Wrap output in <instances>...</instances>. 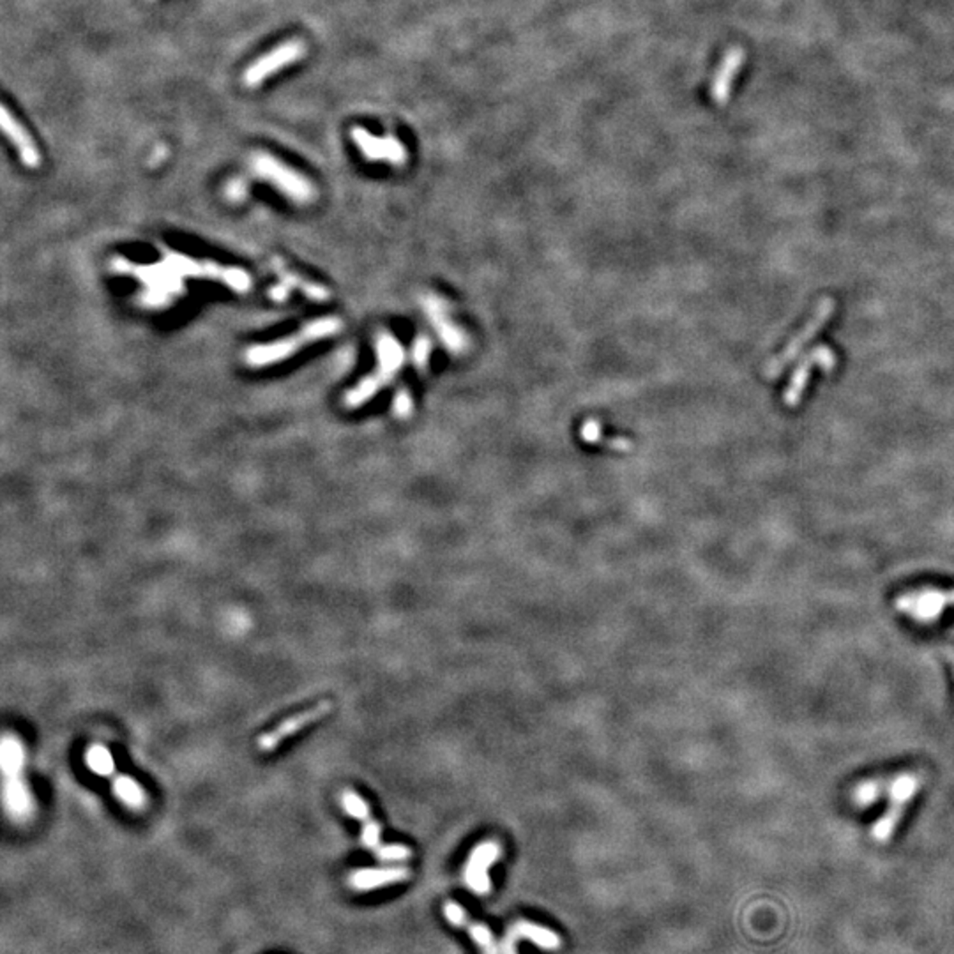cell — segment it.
<instances>
[{
  "label": "cell",
  "mask_w": 954,
  "mask_h": 954,
  "mask_svg": "<svg viewBox=\"0 0 954 954\" xmlns=\"http://www.w3.org/2000/svg\"><path fill=\"white\" fill-rule=\"evenodd\" d=\"M924 781L926 778L923 772L906 771V772H898V774H891L884 778L866 780L859 783L852 790L855 803L860 806L873 803L880 798L889 799L887 811L880 816V820L873 825V831H871L873 838L878 843H886L893 838L904 816L905 809L908 807V804L912 803L915 794L921 790Z\"/></svg>",
  "instance_id": "1"
},
{
  "label": "cell",
  "mask_w": 954,
  "mask_h": 954,
  "mask_svg": "<svg viewBox=\"0 0 954 954\" xmlns=\"http://www.w3.org/2000/svg\"><path fill=\"white\" fill-rule=\"evenodd\" d=\"M342 320L336 318V317H324V318H317L309 324H306L302 327L299 333L289 336V338H283L280 342H274V343H269V345H256L252 347L246 352V362L252 366V368H262V366H267V364H276L280 361H285L289 357H292L296 352L309 345V343H315V342H320L324 338H329L333 334H336L338 331H342Z\"/></svg>",
  "instance_id": "2"
},
{
  "label": "cell",
  "mask_w": 954,
  "mask_h": 954,
  "mask_svg": "<svg viewBox=\"0 0 954 954\" xmlns=\"http://www.w3.org/2000/svg\"><path fill=\"white\" fill-rule=\"evenodd\" d=\"M252 172L262 181L271 183L276 190L287 195L290 201L298 203H309L315 201L317 192L313 184L304 179L299 172L292 170L274 156L267 152H254L250 161Z\"/></svg>",
  "instance_id": "3"
},
{
  "label": "cell",
  "mask_w": 954,
  "mask_h": 954,
  "mask_svg": "<svg viewBox=\"0 0 954 954\" xmlns=\"http://www.w3.org/2000/svg\"><path fill=\"white\" fill-rule=\"evenodd\" d=\"M834 309H836V302L831 298H824L820 299L811 318L806 322L803 325V329L785 345V349L781 352H778L765 366H763V375L767 379H776L780 377L787 368L789 364L803 352L804 347L825 327V324L831 320V317L834 315Z\"/></svg>",
  "instance_id": "4"
},
{
  "label": "cell",
  "mask_w": 954,
  "mask_h": 954,
  "mask_svg": "<svg viewBox=\"0 0 954 954\" xmlns=\"http://www.w3.org/2000/svg\"><path fill=\"white\" fill-rule=\"evenodd\" d=\"M377 351H379V371L370 377V379H364L355 389H352L347 393V398L345 403L347 406H359L364 402H368L370 398H373V395L384 388L393 377L395 373L400 370L403 362V349L400 347V343L388 333L380 334L379 340H377Z\"/></svg>",
  "instance_id": "5"
},
{
  "label": "cell",
  "mask_w": 954,
  "mask_h": 954,
  "mask_svg": "<svg viewBox=\"0 0 954 954\" xmlns=\"http://www.w3.org/2000/svg\"><path fill=\"white\" fill-rule=\"evenodd\" d=\"M896 608L919 624H935L946 608L954 606V589L923 587L905 593L896 600Z\"/></svg>",
  "instance_id": "6"
},
{
  "label": "cell",
  "mask_w": 954,
  "mask_h": 954,
  "mask_svg": "<svg viewBox=\"0 0 954 954\" xmlns=\"http://www.w3.org/2000/svg\"><path fill=\"white\" fill-rule=\"evenodd\" d=\"M304 55H306L304 41H301V40H289V41L278 45L276 49L263 53L262 57H258L254 62H252L246 67L245 75H243V82H245L246 87L256 89L269 76L276 75L280 69H283L287 66L296 64L298 60H301Z\"/></svg>",
  "instance_id": "7"
},
{
  "label": "cell",
  "mask_w": 954,
  "mask_h": 954,
  "mask_svg": "<svg viewBox=\"0 0 954 954\" xmlns=\"http://www.w3.org/2000/svg\"><path fill=\"white\" fill-rule=\"evenodd\" d=\"M836 364H838V355L827 345H818L813 351L807 352L801 359V362L798 364V368L794 370V373L790 375L789 386L783 393V403L787 406L799 405L813 370H822L825 373H831L834 371Z\"/></svg>",
  "instance_id": "8"
},
{
  "label": "cell",
  "mask_w": 954,
  "mask_h": 954,
  "mask_svg": "<svg viewBox=\"0 0 954 954\" xmlns=\"http://www.w3.org/2000/svg\"><path fill=\"white\" fill-rule=\"evenodd\" d=\"M501 855L503 849L494 840L481 842L472 849L463 868V882L474 895L486 896L492 891L490 868L501 859Z\"/></svg>",
  "instance_id": "9"
},
{
  "label": "cell",
  "mask_w": 954,
  "mask_h": 954,
  "mask_svg": "<svg viewBox=\"0 0 954 954\" xmlns=\"http://www.w3.org/2000/svg\"><path fill=\"white\" fill-rule=\"evenodd\" d=\"M352 140L368 161H388L395 166H402L406 161V151L397 137H375L364 128H353Z\"/></svg>",
  "instance_id": "10"
},
{
  "label": "cell",
  "mask_w": 954,
  "mask_h": 954,
  "mask_svg": "<svg viewBox=\"0 0 954 954\" xmlns=\"http://www.w3.org/2000/svg\"><path fill=\"white\" fill-rule=\"evenodd\" d=\"M333 710V703L329 700H324V702L317 703L313 705L311 709L308 710H302L299 714L285 719L280 727H276L272 732H267L263 734L260 739H258V748L260 752L267 753V752H274L278 744H281L285 739H289L290 736H294L296 732L302 730L304 727L325 718L329 712Z\"/></svg>",
  "instance_id": "11"
},
{
  "label": "cell",
  "mask_w": 954,
  "mask_h": 954,
  "mask_svg": "<svg viewBox=\"0 0 954 954\" xmlns=\"http://www.w3.org/2000/svg\"><path fill=\"white\" fill-rule=\"evenodd\" d=\"M444 915L448 923L461 928L468 933V937L476 942V946L483 951V954H499V948L494 937V932L485 923H476L470 919V915L463 910V906L456 902H446L444 905Z\"/></svg>",
  "instance_id": "12"
},
{
  "label": "cell",
  "mask_w": 954,
  "mask_h": 954,
  "mask_svg": "<svg viewBox=\"0 0 954 954\" xmlns=\"http://www.w3.org/2000/svg\"><path fill=\"white\" fill-rule=\"evenodd\" d=\"M0 128L4 135L11 140V144L16 147L22 163L29 168H38L41 163V156H40L38 147L34 146L25 128L13 117V113L9 111L5 104H2L0 108Z\"/></svg>",
  "instance_id": "13"
},
{
  "label": "cell",
  "mask_w": 954,
  "mask_h": 954,
  "mask_svg": "<svg viewBox=\"0 0 954 954\" xmlns=\"http://www.w3.org/2000/svg\"><path fill=\"white\" fill-rule=\"evenodd\" d=\"M410 877L408 868L393 866V868H364L351 873L349 886L355 891H373L389 884L403 882Z\"/></svg>",
  "instance_id": "14"
},
{
  "label": "cell",
  "mask_w": 954,
  "mask_h": 954,
  "mask_svg": "<svg viewBox=\"0 0 954 954\" xmlns=\"http://www.w3.org/2000/svg\"><path fill=\"white\" fill-rule=\"evenodd\" d=\"M744 64V50L743 49H732V50L727 51L716 75H714V80H712V98L716 101V104H725L728 98H730V93H732V84L734 80L737 78L741 67Z\"/></svg>",
  "instance_id": "15"
},
{
  "label": "cell",
  "mask_w": 954,
  "mask_h": 954,
  "mask_svg": "<svg viewBox=\"0 0 954 954\" xmlns=\"http://www.w3.org/2000/svg\"><path fill=\"white\" fill-rule=\"evenodd\" d=\"M507 939L518 942V941H529L532 944H536L538 948L545 950V951H557L560 948V937L550 930L547 926H541V924H536V923H530V921H525V919H520L516 921L505 933Z\"/></svg>",
  "instance_id": "16"
},
{
  "label": "cell",
  "mask_w": 954,
  "mask_h": 954,
  "mask_svg": "<svg viewBox=\"0 0 954 954\" xmlns=\"http://www.w3.org/2000/svg\"><path fill=\"white\" fill-rule=\"evenodd\" d=\"M4 799H5V806H7V811L11 813V816L22 818V820L31 816V813H32V799H31V794H29L27 787L23 785V781L18 776H11V778L5 780Z\"/></svg>",
  "instance_id": "17"
},
{
  "label": "cell",
  "mask_w": 954,
  "mask_h": 954,
  "mask_svg": "<svg viewBox=\"0 0 954 954\" xmlns=\"http://www.w3.org/2000/svg\"><path fill=\"white\" fill-rule=\"evenodd\" d=\"M23 762H25V753H23V746L20 744V741L11 736H5L2 741V758H0L4 774L7 778L18 776V772L23 767Z\"/></svg>",
  "instance_id": "18"
},
{
  "label": "cell",
  "mask_w": 954,
  "mask_h": 954,
  "mask_svg": "<svg viewBox=\"0 0 954 954\" xmlns=\"http://www.w3.org/2000/svg\"><path fill=\"white\" fill-rule=\"evenodd\" d=\"M426 308H428V315L432 318V322L435 324L437 331H441L442 338H444V343L450 347V349H463V340L459 336V333L452 327L450 324V320H446L442 309L439 308V301L435 299H428L426 301Z\"/></svg>",
  "instance_id": "19"
},
{
  "label": "cell",
  "mask_w": 954,
  "mask_h": 954,
  "mask_svg": "<svg viewBox=\"0 0 954 954\" xmlns=\"http://www.w3.org/2000/svg\"><path fill=\"white\" fill-rule=\"evenodd\" d=\"M113 794L129 807H144L146 792L144 789L129 776H117L113 781Z\"/></svg>",
  "instance_id": "20"
},
{
  "label": "cell",
  "mask_w": 954,
  "mask_h": 954,
  "mask_svg": "<svg viewBox=\"0 0 954 954\" xmlns=\"http://www.w3.org/2000/svg\"><path fill=\"white\" fill-rule=\"evenodd\" d=\"M87 765L101 776H111L115 772V762H113V756L110 754V752L100 746V744H94L91 746V750L87 752Z\"/></svg>",
  "instance_id": "21"
},
{
  "label": "cell",
  "mask_w": 954,
  "mask_h": 954,
  "mask_svg": "<svg viewBox=\"0 0 954 954\" xmlns=\"http://www.w3.org/2000/svg\"><path fill=\"white\" fill-rule=\"evenodd\" d=\"M342 803H343L345 811H347L351 816H353V818L361 820L362 824L368 822V820H371V809H370V806H368V803H366L359 794H355L353 790H345V792H343V796H342Z\"/></svg>",
  "instance_id": "22"
},
{
  "label": "cell",
  "mask_w": 954,
  "mask_h": 954,
  "mask_svg": "<svg viewBox=\"0 0 954 954\" xmlns=\"http://www.w3.org/2000/svg\"><path fill=\"white\" fill-rule=\"evenodd\" d=\"M375 854L384 862H403L412 857V851L405 845H380Z\"/></svg>",
  "instance_id": "23"
},
{
  "label": "cell",
  "mask_w": 954,
  "mask_h": 954,
  "mask_svg": "<svg viewBox=\"0 0 954 954\" xmlns=\"http://www.w3.org/2000/svg\"><path fill=\"white\" fill-rule=\"evenodd\" d=\"M380 833H382V829H380L379 822H375L373 818L364 822L362 824V836H361L362 838V845L375 852L382 845L380 843Z\"/></svg>",
  "instance_id": "24"
},
{
  "label": "cell",
  "mask_w": 954,
  "mask_h": 954,
  "mask_svg": "<svg viewBox=\"0 0 954 954\" xmlns=\"http://www.w3.org/2000/svg\"><path fill=\"white\" fill-rule=\"evenodd\" d=\"M428 355H430V343L426 342V338L419 340L414 347V361L417 366H424L426 361H428Z\"/></svg>",
  "instance_id": "25"
},
{
  "label": "cell",
  "mask_w": 954,
  "mask_h": 954,
  "mask_svg": "<svg viewBox=\"0 0 954 954\" xmlns=\"http://www.w3.org/2000/svg\"><path fill=\"white\" fill-rule=\"evenodd\" d=\"M245 193H246V184L243 181H232L228 186H227V197L230 201H243L245 199Z\"/></svg>",
  "instance_id": "26"
},
{
  "label": "cell",
  "mask_w": 954,
  "mask_h": 954,
  "mask_svg": "<svg viewBox=\"0 0 954 954\" xmlns=\"http://www.w3.org/2000/svg\"><path fill=\"white\" fill-rule=\"evenodd\" d=\"M410 406H412V403H410V397H408V393H405V391H403V393H400V395L397 397V402H395V412H397V414H398L400 417H405V415H406V414L410 412Z\"/></svg>",
  "instance_id": "27"
},
{
  "label": "cell",
  "mask_w": 954,
  "mask_h": 954,
  "mask_svg": "<svg viewBox=\"0 0 954 954\" xmlns=\"http://www.w3.org/2000/svg\"><path fill=\"white\" fill-rule=\"evenodd\" d=\"M941 651H942V654H944V655L948 657V661L951 663V666H953L954 672V647H951V646H942V647H941Z\"/></svg>",
  "instance_id": "28"
},
{
  "label": "cell",
  "mask_w": 954,
  "mask_h": 954,
  "mask_svg": "<svg viewBox=\"0 0 954 954\" xmlns=\"http://www.w3.org/2000/svg\"><path fill=\"white\" fill-rule=\"evenodd\" d=\"M151 2H152V0H151Z\"/></svg>",
  "instance_id": "29"
}]
</instances>
